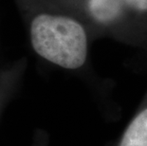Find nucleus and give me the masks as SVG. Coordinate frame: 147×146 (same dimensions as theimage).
Returning <instances> with one entry per match:
<instances>
[{
  "label": "nucleus",
  "instance_id": "f257e3e1",
  "mask_svg": "<svg viewBox=\"0 0 147 146\" xmlns=\"http://www.w3.org/2000/svg\"><path fill=\"white\" fill-rule=\"evenodd\" d=\"M30 48L43 64L86 82L97 94L106 87L89 66L88 28L54 0H13Z\"/></svg>",
  "mask_w": 147,
  "mask_h": 146
},
{
  "label": "nucleus",
  "instance_id": "f03ea898",
  "mask_svg": "<svg viewBox=\"0 0 147 146\" xmlns=\"http://www.w3.org/2000/svg\"><path fill=\"white\" fill-rule=\"evenodd\" d=\"M86 25L93 37L133 38L135 21L121 0H54Z\"/></svg>",
  "mask_w": 147,
  "mask_h": 146
},
{
  "label": "nucleus",
  "instance_id": "7ed1b4c3",
  "mask_svg": "<svg viewBox=\"0 0 147 146\" xmlns=\"http://www.w3.org/2000/svg\"><path fill=\"white\" fill-rule=\"evenodd\" d=\"M29 68L27 56L0 64V119L20 94Z\"/></svg>",
  "mask_w": 147,
  "mask_h": 146
},
{
  "label": "nucleus",
  "instance_id": "20e7f679",
  "mask_svg": "<svg viewBox=\"0 0 147 146\" xmlns=\"http://www.w3.org/2000/svg\"><path fill=\"white\" fill-rule=\"evenodd\" d=\"M110 146H147V100Z\"/></svg>",
  "mask_w": 147,
  "mask_h": 146
},
{
  "label": "nucleus",
  "instance_id": "39448f33",
  "mask_svg": "<svg viewBox=\"0 0 147 146\" xmlns=\"http://www.w3.org/2000/svg\"><path fill=\"white\" fill-rule=\"evenodd\" d=\"M134 21L137 16L147 13V0H121Z\"/></svg>",
  "mask_w": 147,
  "mask_h": 146
},
{
  "label": "nucleus",
  "instance_id": "423d86ee",
  "mask_svg": "<svg viewBox=\"0 0 147 146\" xmlns=\"http://www.w3.org/2000/svg\"><path fill=\"white\" fill-rule=\"evenodd\" d=\"M2 42H1V32H0V64L2 63Z\"/></svg>",
  "mask_w": 147,
  "mask_h": 146
}]
</instances>
